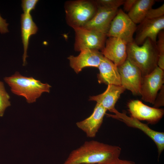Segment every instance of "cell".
Segmentation results:
<instances>
[{"mask_svg":"<svg viewBox=\"0 0 164 164\" xmlns=\"http://www.w3.org/2000/svg\"><path fill=\"white\" fill-rule=\"evenodd\" d=\"M119 146L95 140L86 141L72 151L63 164H109L119 158Z\"/></svg>","mask_w":164,"mask_h":164,"instance_id":"1","label":"cell"},{"mask_svg":"<svg viewBox=\"0 0 164 164\" xmlns=\"http://www.w3.org/2000/svg\"><path fill=\"white\" fill-rule=\"evenodd\" d=\"M127 59L138 67L142 76L152 72L157 66L158 53L156 43L149 38L141 46L134 40L127 44Z\"/></svg>","mask_w":164,"mask_h":164,"instance_id":"2","label":"cell"},{"mask_svg":"<svg viewBox=\"0 0 164 164\" xmlns=\"http://www.w3.org/2000/svg\"><path fill=\"white\" fill-rule=\"evenodd\" d=\"M4 80L13 93L24 97L29 103L35 102L43 93H49L51 87L48 84L43 83L32 77L23 76L18 72L5 77Z\"/></svg>","mask_w":164,"mask_h":164,"instance_id":"3","label":"cell"},{"mask_svg":"<svg viewBox=\"0 0 164 164\" xmlns=\"http://www.w3.org/2000/svg\"><path fill=\"white\" fill-rule=\"evenodd\" d=\"M95 0H69L64 5L67 24L73 29L83 27L93 17L97 9Z\"/></svg>","mask_w":164,"mask_h":164,"instance_id":"4","label":"cell"},{"mask_svg":"<svg viewBox=\"0 0 164 164\" xmlns=\"http://www.w3.org/2000/svg\"><path fill=\"white\" fill-rule=\"evenodd\" d=\"M114 114H106L108 116L118 120L125 123L127 126L138 128L143 132L149 137L156 145L159 158L164 149V133L154 130L147 124L131 116H128L125 112H120L116 108L111 112Z\"/></svg>","mask_w":164,"mask_h":164,"instance_id":"5","label":"cell"},{"mask_svg":"<svg viewBox=\"0 0 164 164\" xmlns=\"http://www.w3.org/2000/svg\"><path fill=\"white\" fill-rule=\"evenodd\" d=\"M75 32L74 50L77 51L85 49L101 51L103 49L107 35L94 30L83 27L73 29Z\"/></svg>","mask_w":164,"mask_h":164,"instance_id":"6","label":"cell"},{"mask_svg":"<svg viewBox=\"0 0 164 164\" xmlns=\"http://www.w3.org/2000/svg\"><path fill=\"white\" fill-rule=\"evenodd\" d=\"M136 29V24L127 14L120 9L111 22L107 36L120 38L128 43L134 40L133 36Z\"/></svg>","mask_w":164,"mask_h":164,"instance_id":"7","label":"cell"},{"mask_svg":"<svg viewBox=\"0 0 164 164\" xmlns=\"http://www.w3.org/2000/svg\"><path fill=\"white\" fill-rule=\"evenodd\" d=\"M164 82V70L158 66L149 73L142 76L140 89L142 99L154 104Z\"/></svg>","mask_w":164,"mask_h":164,"instance_id":"8","label":"cell"},{"mask_svg":"<svg viewBox=\"0 0 164 164\" xmlns=\"http://www.w3.org/2000/svg\"><path fill=\"white\" fill-rule=\"evenodd\" d=\"M117 67L121 85L133 95H140L142 75L140 69L127 59Z\"/></svg>","mask_w":164,"mask_h":164,"instance_id":"9","label":"cell"},{"mask_svg":"<svg viewBox=\"0 0 164 164\" xmlns=\"http://www.w3.org/2000/svg\"><path fill=\"white\" fill-rule=\"evenodd\" d=\"M128 107L131 116L139 121H145L151 124L158 122L164 114L163 109L150 107L138 100L131 101Z\"/></svg>","mask_w":164,"mask_h":164,"instance_id":"10","label":"cell"},{"mask_svg":"<svg viewBox=\"0 0 164 164\" xmlns=\"http://www.w3.org/2000/svg\"><path fill=\"white\" fill-rule=\"evenodd\" d=\"M80 52L77 56L70 55L67 58L70 67L77 73L86 67L98 68L104 56L96 50L85 49Z\"/></svg>","mask_w":164,"mask_h":164,"instance_id":"11","label":"cell"},{"mask_svg":"<svg viewBox=\"0 0 164 164\" xmlns=\"http://www.w3.org/2000/svg\"><path fill=\"white\" fill-rule=\"evenodd\" d=\"M127 44L125 41L120 38L108 37L101 52L104 57L118 67L127 59Z\"/></svg>","mask_w":164,"mask_h":164,"instance_id":"12","label":"cell"},{"mask_svg":"<svg viewBox=\"0 0 164 164\" xmlns=\"http://www.w3.org/2000/svg\"><path fill=\"white\" fill-rule=\"evenodd\" d=\"M97 6V10L94 15L83 27L107 35L111 22L118 10Z\"/></svg>","mask_w":164,"mask_h":164,"instance_id":"13","label":"cell"},{"mask_svg":"<svg viewBox=\"0 0 164 164\" xmlns=\"http://www.w3.org/2000/svg\"><path fill=\"white\" fill-rule=\"evenodd\" d=\"M140 24L135 42L139 46L149 38L156 43L158 34L164 28V16L156 19H145Z\"/></svg>","mask_w":164,"mask_h":164,"instance_id":"14","label":"cell"},{"mask_svg":"<svg viewBox=\"0 0 164 164\" xmlns=\"http://www.w3.org/2000/svg\"><path fill=\"white\" fill-rule=\"evenodd\" d=\"M107 110L100 104H96L92 114L85 119L77 122V127L84 132L87 137L93 138L100 128Z\"/></svg>","mask_w":164,"mask_h":164,"instance_id":"15","label":"cell"},{"mask_svg":"<svg viewBox=\"0 0 164 164\" xmlns=\"http://www.w3.org/2000/svg\"><path fill=\"white\" fill-rule=\"evenodd\" d=\"M98 68L99 73L97 78L99 83L121 86L117 66L111 61L104 56Z\"/></svg>","mask_w":164,"mask_h":164,"instance_id":"16","label":"cell"},{"mask_svg":"<svg viewBox=\"0 0 164 164\" xmlns=\"http://www.w3.org/2000/svg\"><path fill=\"white\" fill-rule=\"evenodd\" d=\"M125 89L121 86L108 85L102 93L91 96L90 101H94L110 112L115 108V105L121 95Z\"/></svg>","mask_w":164,"mask_h":164,"instance_id":"17","label":"cell"},{"mask_svg":"<svg viewBox=\"0 0 164 164\" xmlns=\"http://www.w3.org/2000/svg\"><path fill=\"white\" fill-rule=\"evenodd\" d=\"M21 36L24 48L23 66L26 65L27 51L30 37L37 32L38 28L33 21L30 14L23 13L21 18Z\"/></svg>","mask_w":164,"mask_h":164,"instance_id":"18","label":"cell"},{"mask_svg":"<svg viewBox=\"0 0 164 164\" xmlns=\"http://www.w3.org/2000/svg\"><path fill=\"white\" fill-rule=\"evenodd\" d=\"M155 2L154 0H137L127 15L135 24L141 23Z\"/></svg>","mask_w":164,"mask_h":164,"instance_id":"19","label":"cell"},{"mask_svg":"<svg viewBox=\"0 0 164 164\" xmlns=\"http://www.w3.org/2000/svg\"><path fill=\"white\" fill-rule=\"evenodd\" d=\"M158 40L156 42L158 53L157 66L162 70H164V33L160 31L158 36Z\"/></svg>","mask_w":164,"mask_h":164,"instance_id":"20","label":"cell"},{"mask_svg":"<svg viewBox=\"0 0 164 164\" xmlns=\"http://www.w3.org/2000/svg\"><path fill=\"white\" fill-rule=\"evenodd\" d=\"M10 98L3 83L0 81V117L3 116L6 108L11 105Z\"/></svg>","mask_w":164,"mask_h":164,"instance_id":"21","label":"cell"},{"mask_svg":"<svg viewBox=\"0 0 164 164\" xmlns=\"http://www.w3.org/2000/svg\"><path fill=\"white\" fill-rule=\"evenodd\" d=\"M95 2L98 6L103 7L111 9H118L123 5L124 0H97Z\"/></svg>","mask_w":164,"mask_h":164,"instance_id":"22","label":"cell"},{"mask_svg":"<svg viewBox=\"0 0 164 164\" xmlns=\"http://www.w3.org/2000/svg\"><path fill=\"white\" fill-rule=\"evenodd\" d=\"M164 16V4H163L158 8H152L150 9L148 11L145 20L156 19Z\"/></svg>","mask_w":164,"mask_h":164,"instance_id":"23","label":"cell"},{"mask_svg":"<svg viewBox=\"0 0 164 164\" xmlns=\"http://www.w3.org/2000/svg\"><path fill=\"white\" fill-rule=\"evenodd\" d=\"M38 0H23L22 1V7L24 13L30 14L32 10L35 9Z\"/></svg>","mask_w":164,"mask_h":164,"instance_id":"24","label":"cell"},{"mask_svg":"<svg viewBox=\"0 0 164 164\" xmlns=\"http://www.w3.org/2000/svg\"><path fill=\"white\" fill-rule=\"evenodd\" d=\"M164 85L161 89L160 92L156 98L154 104V108H158L164 106Z\"/></svg>","mask_w":164,"mask_h":164,"instance_id":"25","label":"cell"},{"mask_svg":"<svg viewBox=\"0 0 164 164\" xmlns=\"http://www.w3.org/2000/svg\"><path fill=\"white\" fill-rule=\"evenodd\" d=\"M9 24L5 19L1 16L0 14V32L1 34H5L9 32L8 28Z\"/></svg>","mask_w":164,"mask_h":164,"instance_id":"26","label":"cell"},{"mask_svg":"<svg viewBox=\"0 0 164 164\" xmlns=\"http://www.w3.org/2000/svg\"><path fill=\"white\" fill-rule=\"evenodd\" d=\"M137 0H125L123 4L124 10L128 12L135 5Z\"/></svg>","mask_w":164,"mask_h":164,"instance_id":"27","label":"cell"},{"mask_svg":"<svg viewBox=\"0 0 164 164\" xmlns=\"http://www.w3.org/2000/svg\"><path fill=\"white\" fill-rule=\"evenodd\" d=\"M109 164H136L133 162L120 159L119 158L117 159L112 162Z\"/></svg>","mask_w":164,"mask_h":164,"instance_id":"28","label":"cell"},{"mask_svg":"<svg viewBox=\"0 0 164 164\" xmlns=\"http://www.w3.org/2000/svg\"><path fill=\"white\" fill-rule=\"evenodd\" d=\"M101 164V163H97V164Z\"/></svg>","mask_w":164,"mask_h":164,"instance_id":"29","label":"cell"}]
</instances>
